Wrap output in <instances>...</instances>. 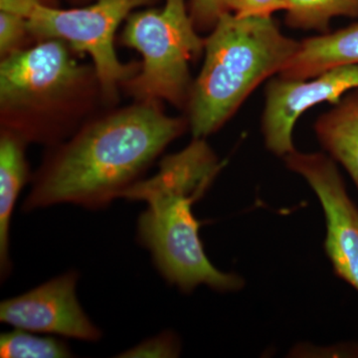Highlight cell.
<instances>
[{
  "label": "cell",
  "instance_id": "obj_1",
  "mask_svg": "<svg viewBox=\"0 0 358 358\" xmlns=\"http://www.w3.org/2000/svg\"><path fill=\"white\" fill-rule=\"evenodd\" d=\"M185 128L182 119L169 117L152 102H138L85 124L47 155L22 211L58 204L107 208L124 199Z\"/></svg>",
  "mask_w": 358,
  "mask_h": 358
},
{
  "label": "cell",
  "instance_id": "obj_2",
  "mask_svg": "<svg viewBox=\"0 0 358 358\" xmlns=\"http://www.w3.org/2000/svg\"><path fill=\"white\" fill-rule=\"evenodd\" d=\"M220 169L204 138H194L185 150L164 157L154 176L141 179L124 195L147 204L138 220V243L150 252L162 278L183 293L201 285L219 293L245 286L240 275L222 272L209 261L199 236L201 223L192 211Z\"/></svg>",
  "mask_w": 358,
  "mask_h": 358
},
{
  "label": "cell",
  "instance_id": "obj_3",
  "mask_svg": "<svg viewBox=\"0 0 358 358\" xmlns=\"http://www.w3.org/2000/svg\"><path fill=\"white\" fill-rule=\"evenodd\" d=\"M300 44L271 17L223 13L205 40L203 67L187 103L193 138L220 129L259 85L282 72Z\"/></svg>",
  "mask_w": 358,
  "mask_h": 358
},
{
  "label": "cell",
  "instance_id": "obj_4",
  "mask_svg": "<svg viewBox=\"0 0 358 358\" xmlns=\"http://www.w3.org/2000/svg\"><path fill=\"white\" fill-rule=\"evenodd\" d=\"M90 77L62 40H42L2 58L0 108L3 129L26 141L57 143L50 115L65 110L86 88Z\"/></svg>",
  "mask_w": 358,
  "mask_h": 358
},
{
  "label": "cell",
  "instance_id": "obj_5",
  "mask_svg": "<svg viewBox=\"0 0 358 358\" xmlns=\"http://www.w3.org/2000/svg\"><path fill=\"white\" fill-rule=\"evenodd\" d=\"M185 0H166L160 9H148L129 16L122 35L124 46L143 57L140 70L127 82L138 102L159 101L185 105L192 82L189 62L204 50Z\"/></svg>",
  "mask_w": 358,
  "mask_h": 358
},
{
  "label": "cell",
  "instance_id": "obj_6",
  "mask_svg": "<svg viewBox=\"0 0 358 358\" xmlns=\"http://www.w3.org/2000/svg\"><path fill=\"white\" fill-rule=\"evenodd\" d=\"M152 0H98L92 6L58 9L37 6L27 16L30 34L36 38L59 39L75 51L88 54L105 98L113 100L117 88L138 72L136 65L122 64L115 53L117 27L131 10Z\"/></svg>",
  "mask_w": 358,
  "mask_h": 358
},
{
  "label": "cell",
  "instance_id": "obj_7",
  "mask_svg": "<svg viewBox=\"0 0 358 358\" xmlns=\"http://www.w3.org/2000/svg\"><path fill=\"white\" fill-rule=\"evenodd\" d=\"M289 171L300 174L324 209V250L338 277L358 292V207L348 195L334 159L294 150L284 157Z\"/></svg>",
  "mask_w": 358,
  "mask_h": 358
},
{
  "label": "cell",
  "instance_id": "obj_8",
  "mask_svg": "<svg viewBox=\"0 0 358 358\" xmlns=\"http://www.w3.org/2000/svg\"><path fill=\"white\" fill-rule=\"evenodd\" d=\"M313 80H273L266 91L263 134L266 147L278 157L294 152V124L306 110L322 102L338 103L358 90V64L339 65Z\"/></svg>",
  "mask_w": 358,
  "mask_h": 358
},
{
  "label": "cell",
  "instance_id": "obj_9",
  "mask_svg": "<svg viewBox=\"0 0 358 358\" xmlns=\"http://www.w3.org/2000/svg\"><path fill=\"white\" fill-rule=\"evenodd\" d=\"M75 271L0 303V322L35 334L95 343L102 331L90 320L77 298Z\"/></svg>",
  "mask_w": 358,
  "mask_h": 358
},
{
  "label": "cell",
  "instance_id": "obj_10",
  "mask_svg": "<svg viewBox=\"0 0 358 358\" xmlns=\"http://www.w3.org/2000/svg\"><path fill=\"white\" fill-rule=\"evenodd\" d=\"M24 138L2 129L0 136V275L1 281L11 273L13 263L9 255L10 223L14 207L29 178L25 157Z\"/></svg>",
  "mask_w": 358,
  "mask_h": 358
},
{
  "label": "cell",
  "instance_id": "obj_11",
  "mask_svg": "<svg viewBox=\"0 0 358 358\" xmlns=\"http://www.w3.org/2000/svg\"><path fill=\"white\" fill-rule=\"evenodd\" d=\"M345 64H358V22L301 42L299 50L280 75L285 79H310Z\"/></svg>",
  "mask_w": 358,
  "mask_h": 358
},
{
  "label": "cell",
  "instance_id": "obj_12",
  "mask_svg": "<svg viewBox=\"0 0 358 358\" xmlns=\"http://www.w3.org/2000/svg\"><path fill=\"white\" fill-rule=\"evenodd\" d=\"M315 134L331 157L350 173L358 189V90L319 117Z\"/></svg>",
  "mask_w": 358,
  "mask_h": 358
},
{
  "label": "cell",
  "instance_id": "obj_13",
  "mask_svg": "<svg viewBox=\"0 0 358 358\" xmlns=\"http://www.w3.org/2000/svg\"><path fill=\"white\" fill-rule=\"evenodd\" d=\"M291 27L324 31L338 16L358 17V0H286Z\"/></svg>",
  "mask_w": 358,
  "mask_h": 358
},
{
  "label": "cell",
  "instance_id": "obj_14",
  "mask_svg": "<svg viewBox=\"0 0 358 358\" xmlns=\"http://www.w3.org/2000/svg\"><path fill=\"white\" fill-rule=\"evenodd\" d=\"M2 358L73 357L69 346L61 339L40 336L32 331L15 329L0 336Z\"/></svg>",
  "mask_w": 358,
  "mask_h": 358
},
{
  "label": "cell",
  "instance_id": "obj_15",
  "mask_svg": "<svg viewBox=\"0 0 358 358\" xmlns=\"http://www.w3.org/2000/svg\"><path fill=\"white\" fill-rule=\"evenodd\" d=\"M180 341L171 331H164L155 338H148L117 355V357H178Z\"/></svg>",
  "mask_w": 358,
  "mask_h": 358
},
{
  "label": "cell",
  "instance_id": "obj_16",
  "mask_svg": "<svg viewBox=\"0 0 358 358\" xmlns=\"http://www.w3.org/2000/svg\"><path fill=\"white\" fill-rule=\"evenodd\" d=\"M28 34L30 33L25 17L0 10V54L2 58L22 49L21 45Z\"/></svg>",
  "mask_w": 358,
  "mask_h": 358
},
{
  "label": "cell",
  "instance_id": "obj_17",
  "mask_svg": "<svg viewBox=\"0 0 358 358\" xmlns=\"http://www.w3.org/2000/svg\"><path fill=\"white\" fill-rule=\"evenodd\" d=\"M228 9L239 17H271L275 11L286 10V0H228Z\"/></svg>",
  "mask_w": 358,
  "mask_h": 358
},
{
  "label": "cell",
  "instance_id": "obj_18",
  "mask_svg": "<svg viewBox=\"0 0 358 358\" xmlns=\"http://www.w3.org/2000/svg\"><path fill=\"white\" fill-rule=\"evenodd\" d=\"M229 11L228 0H192V18L195 27L207 29L214 27L220 16Z\"/></svg>",
  "mask_w": 358,
  "mask_h": 358
},
{
  "label": "cell",
  "instance_id": "obj_19",
  "mask_svg": "<svg viewBox=\"0 0 358 358\" xmlns=\"http://www.w3.org/2000/svg\"><path fill=\"white\" fill-rule=\"evenodd\" d=\"M47 4L45 0H0V10L18 14L27 18L37 6Z\"/></svg>",
  "mask_w": 358,
  "mask_h": 358
}]
</instances>
